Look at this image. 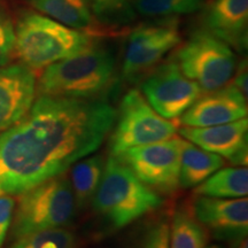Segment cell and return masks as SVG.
<instances>
[{"instance_id":"13","label":"cell","mask_w":248,"mask_h":248,"mask_svg":"<svg viewBox=\"0 0 248 248\" xmlns=\"http://www.w3.org/2000/svg\"><path fill=\"white\" fill-rule=\"evenodd\" d=\"M247 117V97L231 83L215 91L202 93L179 117L183 126L218 125Z\"/></svg>"},{"instance_id":"10","label":"cell","mask_w":248,"mask_h":248,"mask_svg":"<svg viewBox=\"0 0 248 248\" xmlns=\"http://www.w3.org/2000/svg\"><path fill=\"white\" fill-rule=\"evenodd\" d=\"M141 92L152 108L167 120L179 119L203 93L182 73L175 59L157 64L147 74L141 79Z\"/></svg>"},{"instance_id":"11","label":"cell","mask_w":248,"mask_h":248,"mask_svg":"<svg viewBox=\"0 0 248 248\" xmlns=\"http://www.w3.org/2000/svg\"><path fill=\"white\" fill-rule=\"evenodd\" d=\"M192 215L218 239L233 240L247 237L248 200L221 199L197 195L191 207Z\"/></svg>"},{"instance_id":"14","label":"cell","mask_w":248,"mask_h":248,"mask_svg":"<svg viewBox=\"0 0 248 248\" xmlns=\"http://www.w3.org/2000/svg\"><path fill=\"white\" fill-rule=\"evenodd\" d=\"M37 94V78L24 64L0 67V133L26 115Z\"/></svg>"},{"instance_id":"28","label":"cell","mask_w":248,"mask_h":248,"mask_svg":"<svg viewBox=\"0 0 248 248\" xmlns=\"http://www.w3.org/2000/svg\"><path fill=\"white\" fill-rule=\"evenodd\" d=\"M230 248H248L247 237H241L230 240Z\"/></svg>"},{"instance_id":"9","label":"cell","mask_w":248,"mask_h":248,"mask_svg":"<svg viewBox=\"0 0 248 248\" xmlns=\"http://www.w3.org/2000/svg\"><path fill=\"white\" fill-rule=\"evenodd\" d=\"M183 140L175 135L167 140L129 148L115 157L153 191L172 193L179 187Z\"/></svg>"},{"instance_id":"16","label":"cell","mask_w":248,"mask_h":248,"mask_svg":"<svg viewBox=\"0 0 248 248\" xmlns=\"http://www.w3.org/2000/svg\"><path fill=\"white\" fill-rule=\"evenodd\" d=\"M31 7L57 22L97 37L105 28L98 22L88 0H26Z\"/></svg>"},{"instance_id":"21","label":"cell","mask_w":248,"mask_h":248,"mask_svg":"<svg viewBox=\"0 0 248 248\" xmlns=\"http://www.w3.org/2000/svg\"><path fill=\"white\" fill-rule=\"evenodd\" d=\"M203 0H133L136 13L153 20H170L193 14L202 8Z\"/></svg>"},{"instance_id":"6","label":"cell","mask_w":248,"mask_h":248,"mask_svg":"<svg viewBox=\"0 0 248 248\" xmlns=\"http://www.w3.org/2000/svg\"><path fill=\"white\" fill-rule=\"evenodd\" d=\"M175 61L203 93L229 84L238 67L233 48L203 29L192 33L177 51Z\"/></svg>"},{"instance_id":"18","label":"cell","mask_w":248,"mask_h":248,"mask_svg":"<svg viewBox=\"0 0 248 248\" xmlns=\"http://www.w3.org/2000/svg\"><path fill=\"white\" fill-rule=\"evenodd\" d=\"M194 193L221 199L246 198L248 194V169L244 166L218 169L198 185Z\"/></svg>"},{"instance_id":"25","label":"cell","mask_w":248,"mask_h":248,"mask_svg":"<svg viewBox=\"0 0 248 248\" xmlns=\"http://www.w3.org/2000/svg\"><path fill=\"white\" fill-rule=\"evenodd\" d=\"M136 248H170L169 223L166 219H160L148 226Z\"/></svg>"},{"instance_id":"5","label":"cell","mask_w":248,"mask_h":248,"mask_svg":"<svg viewBox=\"0 0 248 248\" xmlns=\"http://www.w3.org/2000/svg\"><path fill=\"white\" fill-rule=\"evenodd\" d=\"M18 195L9 228L13 240L32 232L66 228L76 215L73 188L64 173Z\"/></svg>"},{"instance_id":"22","label":"cell","mask_w":248,"mask_h":248,"mask_svg":"<svg viewBox=\"0 0 248 248\" xmlns=\"http://www.w3.org/2000/svg\"><path fill=\"white\" fill-rule=\"evenodd\" d=\"M9 248H78V238L67 228L48 229L22 235Z\"/></svg>"},{"instance_id":"1","label":"cell","mask_w":248,"mask_h":248,"mask_svg":"<svg viewBox=\"0 0 248 248\" xmlns=\"http://www.w3.org/2000/svg\"><path fill=\"white\" fill-rule=\"evenodd\" d=\"M105 99L38 95L30 110L0 133V194L18 195L94 153L113 129Z\"/></svg>"},{"instance_id":"7","label":"cell","mask_w":248,"mask_h":248,"mask_svg":"<svg viewBox=\"0 0 248 248\" xmlns=\"http://www.w3.org/2000/svg\"><path fill=\"white\" fill-rule=\"evenodd\" d=\"M109 139V152L116 156L129 148L167 140L178 131L176 124L157 114L138 90L124 95Z\"/></svg>"},{"instance_id":"15","label":"cell","mask_w":248,"mask_h":248,"mask_svg":"<svg viewBox=\"0 0 248 248\" xmlns=\"http://www.w3.org/2000/svg\"><path fill=\"white\" fill-rule=\"evenodd\" d=\"M201 29L243 53L248 42V0H212L201 14Z\"/></svg>"},{"instance_id":"19","label":"cell","mask_w":248,"mask_h":248,"mask_svg":"<svg viewBox=\"0 0 248 248\" xmlns=\"http://www.w3.org/2000/svg\"><path fill=\"white\" fill-rule=\"evenodd\" d=\"M106 160L101 155H93L77 161L70 167L69 182L73 188L77 209L85 208L100 184Z\"/></svg>"},{"instance_id":"8","label":"cell","mask_w":248,"mask_h":248,"mask_svg":"<svg viewBox=\"0 0 248 248\" xmlns=\"http://www.w3.org/2000/svg\"><path fill=\"white\" fill-rule=\"evenodd\" d=\"M181 42L177 18L155 20L133 29L126 40L122 78L129 83L141 80Z\"/></svg>"},{"instance_id":"27","label":"cell","mask_w":248,"mask_h":248,"mask_svg":"<svg viewBox=\"0 0 248 248\" xmlns=\"http://www.w3.org/2000/svg\"><path fill=\"white\" fill-rule=\"evenodd\" d=\"M231 84L234 85L245 97H247V62L241 61L238 64L234 76L232 77Z\"/></svg>"},{"instance_id":"29","label":"cell","mask_w":248,"mask_h":248,"mask_svg":"<svg viewBox=\"0 0 248 248\" xmlns=\"http://www.w3.org/2000/svg\"><path fill=\"white\" fill-rule=\"evenodd\" d=\"M204 248H221V247H219V246H216V245H212V246L204 247Z\"/></svg>"},{"instance_id":"17","label":"cell","mask_w":248,"mask_h":248,"mask_svg":"<svg viewBox=\"0 0 248 248\" xmlns=\"http://www.w3.org/2000/svg\"><path fill=\"white\" fill-rule=\"evenodd\" d=\"M223 166L224 159L222 156L184 139L179 168V186L183 188L197 187Z\"/></svg>"},{"instance_id":"26","label":"cell","mask_w":248,"mask_h":248,"mask_svg":"<svg viewBox=\"0 0 248 248\" xmlns=\"http://www.w3.org/2000/svg\"><path fill=\"white\" fill-rule=\"evenodd\" d=\"M15 208V200L12 195L0 194V247L2 246L11 228Z\"/></svg>"},{"instance_id":"23","label":"cell","mask_w":248,"mask_h":248,"mask_svg":"<svg viewBox=\"0 0 248 248\" xmlns=\"http://www.w3.org/2000/svg\"><path fill=\"white\" fill-rule=\"evenodd\" d=\"M102 27H122L131 22L136 12L133 0H88Z\"/></svg>"},{"instance_id":"20","label":"cell","mask_w":248,"mask_h":248,"mask_svg":"<svg viewBox=\"0 0 248 248\" xmlns=\"http://www.w3.org/2000/svg\"><path fill=\"white\" fill-rule=\"evenodd\" d=\"M208 231L195 219L191 210L178 208L170 223V248H204Z\"/></svg>"},{"instance_id":"4","label":"cell","mask_w":248,"mask_h":248,"mask_svg":"<svg viewBox=\"0 0 248 248\" xmlns=\"http://www.w3.org/2000/svg\"><path fill=\"white\" fill-rule=\"evenodd\" d=\"M15 36V55L32 70L45 69L95 42L94 36L71 29L36 12H23L18 16Z\"/></svg>"},{"instance_id":"3","label":"cell","mask_w":248,"mask_h":248,"mask_svg":"<svg viewBox=\"0 0 248 248\" xmlns=\"http://www.w3.org/2000/svg\"><path fill=\"white\" fill-rule=\"evenodd\" d=\"M163 203L157 192L139 181L115 156L105 163L100 184L91 200L93 214L106 230L113 232L155 212Z\"/></svg>"},{"instance_id":"2","label":"cell","mask_w":248,"mask_h":248,"mask_svg":"<svg viewBox=\"0 0 248 248\" xmlns=\"http://www.w3.org/2000/svg\"><path fill=\"white\" fill-rule=\"evenodd\" d=\"M115 74L114 52L95 40L78 53L46 67L37 82V93L82 100L104 99L113 88Z\"/></svg>"},{"instance_id":"12","label":"cell","mask_w":248,"mask_h":248,"mask_svg":"<svg viewBox=\"0 0 248 248\" xmlns=\"http://www.w3.org/2000/svg\"><path fill=\"white\" fill-rule=\"evenodd\" d=\"M178 131L182 138L203 150L219 155L223 159H228L233 166L246 167L248 153L247 117L234 122L203 128L182 126Z\"/></svg>"},{"instance_id":"24","label":"cell","mask_w":248,"mask_h":248,"mask_svg":"<svg viewBox=\"0 0 248 248\" xmlns=\"http://www.w3.org/2000/svg\"><path fill=\"white\" fill-rule=\"evenodd\" d=\"M15 24L11 14L0 5V67L7 66L15 57Z\"/></svg>"}]
</instances>
